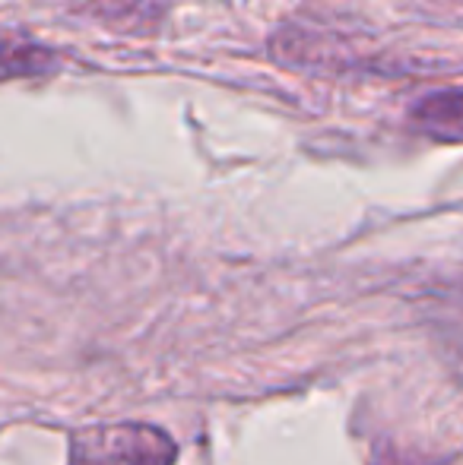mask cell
<instances>
[{
	"instance_id": "obj_2",
	"label": "cell",
	"mask_w": 463,
	"mask_h": 465,
	"mask_svg": "<svg viewBox=\"0 0 463 465\" xmlns=\"http://www.w3.org/2000/svg\"><path fill=\"white\" fill-rule=\"evenodd\" d=\"M57 64L61 57L48 45L35 42L23 32H0V83L55 74Z\"/></svg>"
},
{
	"instance_id": "obj_1",
	"label": "cell",
	"mask_w": 463,
	"mask_h": 465,
	"mask_svg": "<svg viewBox=\"0 0 463 465\" xmlns=\"http://www.w3.org/2000/svg\"><path fill=\"white\" fill-rule=\"evenodd\" d=\"M172 443L149 428H102L74 440L70 465H168Z\"/></svg>"
},
{
	"instance_id": "obj_3",
	"label": "cell",
	"mask_w": 463,
	"mask_h": 465,
	"mask_svg": "<svg viewBox=\"0 0 463 465\" xmlns=\"http://www.w3.org/2000/svg\"><path fill=\"white\" fill-rule=\"evenodd\" d=\"M463 98L458 89H445L422 98L413 111H409V124L419 134H428L432 140L441 143H460V121H463Z\"/></svg>"
}]
</instances>
